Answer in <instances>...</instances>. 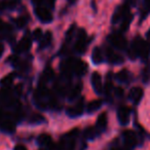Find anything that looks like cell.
<instances>
[{
	"label": "cell",
	"instance_id": "cell-3",
	"mask_svg": "<svg viewBox=\"0 0 150 150\" xmlns=\"http://www.w3.org/2000/svg\"><path fill=\"white\" fill-rule=\"evenodd\" d=\"M123 143L127 148H134L138 145V137L135 132L131 129H127L122 133Z\"/></svg>",
	"mask_w": 150,
	"mask_h": 150
},
{
	"label": "cell",
	"instance_id": "cell-2",
	"mask_svg": "<svg viewBox=\"0 0 150 150\" xmlns=\"http://www.w3.org/2000/svg\"><path fill=\"white\" fill-rule=\"evenodd\" d=\"M88 38H86V32L83 29H80L77 35V41L75 43V50L78 54H82L86 52V46H88Z\"/></svg>",
	"mask_w": 150,
	"mask_h": 150
},
{
	"label": "cell",
	"instance_id": "cell-8",
	"mask_svg": "<svg viewBox=\"0 0 150 150\" xmlns=\"http://www.w3.org/2000/svg\"><path fill=\"white\" fill-rule=\"evenodd\" d=\"M31 38L29 36H25V37L22 38V40H20V42L15 46V52L18 54H21V52H25L27 50H29V48L31 47Z\"/></svg>",
	"mask_w": 150,
	"mask_h": 150
},
{
	"label": "cell",
	"instance_id": "cell-32",
	"mask_svg": "<svg viewBox=\"0 0 150 150\" xmlns=\"http://www.w3.org/2000/svg\"><path fill=\"white\" fill-rule=\"evenodd\" d=\"M144 2H145V5H144L143 11L149 13V11H150V0H144Z\"/></svg>",
	"mask_w": 150,
	"mask_h": 150
},
{
	"label": "cell",
	"instance_id": "cell-26",
	"mask_svg": "<svg viewBox=\"0 0 150 150\" xmlns=\"http://www.w3.org/2000/svg\"><path fill=\"white\" fill-rule=\"evenodd\" d=\"M11 31V27L5 22L0 20V33H9Z\"/></svg>",
	"mask_w": 150,
	"mask_h": 150
},
{
	"label": "cell",
	"instance_id": "cell-39",
	"mask_svg": "<svg viewBox=\"0 0 150 150\" xmlns=\"http://www.w3.org/2000/svg\"><path fill=\"white\" fill-rule=\"evenodd\" d=\"M147 37L150 39V30H149V31H148V33H147Z\"/></svg>",
	"mask_w": 150,
	"mask_h": 150
},
{
	"label": "cell",
	"instance_id": "cell-35",
	"mask_svg": "<svg viewBox=\"0 0 150 150\" xmlns=\"http://www.w3.org/2000/svg\"><path fill=\"white\" fill-rule=\"evenodd\" d=\"M45 1H46V3H47V4L50 5V7L54 6V0H45Z\"/></svg>",
	"mask_w": 150,
	"mask_h": 150
},
{
	"label": "cell",
	"instance_id": "cell-10",
	"mask_svg": "<svg viewBox=\"0 0 150 150\" xmlns=\"http://www.w3.org/2000/svg\"><path fill=\"white\" fill-rule=\"evenodd\" d=\"M37 143L39 146L43 148H46L47 150H50L52 147H54V142H52V139L50 135L47 134H41L40 136H38L37 138Z\"/></svg>",
	"mask_w": 150,
	"mask_h": 150
},
{
	"label": "cell",
	"instance_id": "cell-6",
	"mask_svg": "<svg viewBox=\"0 0 150 150\" xmlns=\"http://www.w3.org/2000/svg\"><path fill=\"white\" fill-rule=\"evenodd\" d=\"M129 116H131V109L127 106H121L117 111V118L120 125H125L129 123Z\"/></svg>",
	"mask_w": 150,
	"mask_h": 150
},
{
	"label": "cell",
	"instance_id": "cell-11",
	"mask_svg": "<svg viewBox=\"0 0 150 150\" xmlns=\"http://www.w3.org/2000/svg\"><path fill=\"white\" fill-rule=\"evenodd\" d=\"M92 80V86L94 88L95 92L97 94H102L103 92V84H102V78H101V75L98 72H94L91 77Z\"/></svg>",
	"mask_w": 150,
	"mask_h": 150
},
{
	"label": "cell",
	"instance_id": "cell-22",
	"mask_svg": "<svg viewBox=\"0 0 150 150\" xmlns=\"http://www.w3.org/2000/svg\"><path fill=\"white\" fill-rule=\"evenodd\" d=\"M19 0H2V2L0 3V9H6V8H13L18 4Z\"/></svg>",
	"mask_w": 150,
	"mask_h": 150
},
{
	"label": "cell",
	"instance_id": "cell-14",
	"mask_svg": "<svg viewBox=\"0 0 150 150\" xmlns=\"http://www.w3.org/2000/svg\"><path fill=\"white\" fill-rule=\"evenodd\" d=\"M107 123H108V118H107V113L103 112L99 115L98 119H97V129L100 132H104L107 127Z\"/></svg>",
	"mask_w": 150,
	"mask_h": 150
},
{
	"label": "cell",
	"instance_id": "cell-13",
	"mask_svg": "<svg viewBox=\"0 0 150 150\" xmlns=\"http://www.w3.org/2000/svg\"><path fill=\"white\" fill-rule=\"evenodd\" d=\"M142 97H143V90L139 86H136V88H131L129 93V100L132 101L135 104H138V103L141 101Z\"/></svg>",
	"mask_w": 150,
	"mask_h": 150
},
{
	"label": "cell",
	"instance_id": "cell-5",
	"mask_svg": "<svg viewBox=\"0 0 150 150\" xmlns=\"http://www.w3.org/2000/svg\"><path fill=\"white\" fill-rule=\"evenodd\" d=\"M35 15L38 18V20L44 24H48L52 21V15L46 7L36 6L35 7Z\"/></svg>",
	"mask_w": 150,
	"mask_h": 150
},
{
	"label": "cell",
	"instance_id": "cell-20",
	"mask_svg": "<svg viewBox=\"0 0 150 150\" xmlns=\"http://www.w3.org/2000/svg\"><path fill=\"white\" fill-rule=\"evenodd\" d=\"M101 106H102V101L101 100H94L91 103H88V105L86 106V112L93 113V112H95V111L98 110V109H100Z\"/></svg>",
	"mask_w": 150,
	"mask_h": 150
},
{
	"label": "cell",
	"instance_id": "cell-23",
	"mask_svg": "<svg viewBox=\"0 0 150 150\" xmlns=\"http://www.w3.org/2000/svg\"><path fill=\"white\" fill-rule=\"evenodd\" d=\"M116 79L120 82H127L129 79V73L127 70H121L116 74Z\"/></svg>",
	"mask_w": 150,
	"mask_h": 150
},
{
	"label": "cell",
	"instance_id": "cell-4",
	"mask_svg": "<svg viewBox=\"0 0 150 150\" xmlns=\"http://www.w3.org/2000/svg\"><path fill=\"white\" fill-rule=\"evenodd\" d=\"M109 41H110V43L112 44L115 48L120 50H125L127 44V39H125L121 34H117V33H114L109 36Z\"/></svg>",
	"mask_w": 150,
	"mask_h": 150
},
{
	"label": "cell",
	"instance_id": "cell-27",
	"mask_svg": "<svg viewBox=\"0 0 150 150\" xmlns=\"http://www.w3.org/2000/svg\"><path fill=\"white\" fill-rule=\"evenodd\" d=\"M44 121V117L40 114H33L30 117V122L31 123H41Z\"/></svg>",
	"mask_w": 150,
	"mask_h": 150
},
{
	"label": "cell",
	"instance_id": "cell-1",
	"mask_svg": "<svg viewBox=\"0 0 150 150\" xmlns=\"http://www.w3.org/2000/svg\"><path fill=\"white\" fill-rule=\"evenodd\" d=\"M150 54V45L146 41H144L140 36H137L133 40L131 47L129 50V56L131 59H136L141 57L143 59H147Z\"/></svg>",
	"mask_w": 150,
	"mask_h": 150
},
{
	"label": "cell",
	"instance_id": "cell-33",
	"mask_svg": "<svg viewBox=\"0 0 150 150\" xmlns=\"http://www.w3.org/2000/svg\"><path fill=\"white\" fill-rule=\"evenodd\" d=\"M115 95H116V96H118V97H122L123 96V90H122V88H116V90H115Z\"/></svg>",
	"mask_w": 150,
	"mask_h": 150
},
{
	"label": "cell",
	"instance_id": "cell-29",
	"mask_svg": "<svg viewBox=\"0 0 150 150\" xmlns=\"http://www.w3.org/2000/svg\"><path fill=\"white\" fill-rule=\"evenodd\" d=\"M74 30H75V25H72L70 27V29H69L66 33V40H69V41H70V39L72 38L73 33H74Z\"/></svg>",
	"mask_w": 150,
	"mask_h": 150
},
{
	"label": "cell",
	"instance_id": "cell-9",
	"mask_svg": "<svg viewBox=\"0 0 150 150\" xmlns=\"http://www.w3.org/2000/svg\"><path fill=\"white\" fill-rule=\"evenodd\" d=\"M84 111V104H83V100H80L77 104L73 107L67 109V114L70 117H77L83 113Z\"/></svg>",
	"mask_w": 150,
	"mask_h": 150
},
{
	"label": "cell",
	"instance_id": "cell-31",
	"mask_svg": "<svg viewBox=\"0 0 150 150\" xmlns=\"http://www.w3.org/2000/svg\"><path fill=\"white\" fill-rule=\"evenodd\" d=\"M111 88H112V82L111 81H107V83L105 84V93L107 95L111 92Z\"/></svg>",
	"mask_w": 150,
	"mask_h": 150
},
{
	"label": "cell",
	"instance_id": "cell-19",
	"mask_svg": "<svg viewBox=\"0 0 150 150\" xmlns=\"http://www.w3.org/2000/svg\"><path fill=\"white\" fill-rule=\"evenodd\" d=\"M81 90H82V83L81 82H78V83L70 91V93H69V99H70L71 101L75 100V99L80 95Z\"/></svg>",
	"mask_w": 150,
	"mask_h": 150
},
{
	"label": "cell",
	"instance_id": "cell-38",
	"mask_svg": "<svg viewBox=\"0 0 150 150\" xmlns=\"http://www.w3.org/2000/svg\"><path fill=\"white\" fill-rule=\"evenodd\" d=\"M68 1H69L70 3H72V4H73V3H74L75 1H76V0H68Z\"/></svg>",
	"mask_w": 150,
	"mask_h": 150
},
{
	"label": "cell",
	"instance_id": "cell-12",
	"mask_svg": "<svg viewBox=\"0 0 150 150\" xmlns=\"http://www.w3.org/2000/svg\"><path fill=\"white\" fill-rule=\"evenodd\" d=\"M127 13H129V5L127 4H125V5H122V6L118 7L112 17V24H116L119 20L123 19Z\"/></svg>",
	"mask_w": 150,
	"mask_h": 150
},
{
	"label": "cell",
	"instance_id": "cell-18",
	"mask_svg": "<svg viewBox=\"0 0 150 150\" xmlns=\"http://www.w3.org/2000/svg\"><path fill=\"white\" fill-rule=\"evenodd\" d=\"M107 57H108V61L111 64H120V63L123 62L122 57H120L119 54H116L112 50H107Z\"/></svg>",
	"mask_w": 150,
	"mask_h": 150
},
{
	"label": "cell",
	"instance_id": "cell-34",
	"mask_svg": "<svg viewBox=\"0 0 150 150\" xmlns=\"http://www.w3.org/2000/svg\"><path fill=\"white\" fill-rule=\"evenodd\" d=\"M13 150H27V148H26L25 146H23V145H17Z\"/></svg>",
	"mask_w": 150,
	"mask_h": 150
},
{
	"label": "cell",
	"instance_id": "cell-37",
	"mask_svg": "<svg viewBox=\"0 0 150 150\" xmlns=\"http://www.w3.org/2000/svg\"><path fill=\"white\" fill-rule=\"evenodd\" d=\"M111 150H121V149H120V148H118V147H113Z\"/></svg>",
	"mask_w": 150,
	"mask_h": 150
},
{
	"label": "cell",
	"instance_id": "cell-15",
	"mask_svg": "<svg viewBox=\"0 0 150 150\" xmlns=\"http://www.w3.org/2000/svg\"><path fill=\"white\" fill-rule=\"evenodd\" d=\"M101 132L99 131L97 127H88V129H84L83 132V136L86 139L88 140H94L100 135Z\"/></svg>",
	"mask_w": 150,
	"mask_h": 150
},
{
	"label": "cell",
	"instance_id": "cell-25",
	"mask_svg": "<svg viewBox=\"0 0 150 150\" xmlns=\"http://www.w3.org/2000/svg\"><path fill=\"white\" fill-rule=\"evenodd\" d=\"M13 74L7 75V76H5V77H3L2 79H1L0 86H2V88H7V86H9L13 83Z\"/></svg>",
	"mask_w": 150,
	"mask_h": 150
},
{
	"label": "cell",
	"instance_id": "cell-17",
	"mask_svg": "<svg viewBox=\"0 0 150 150\" xmlns=\"http://www.w3.org/2000/svg\"><path fill=\"white\" fill-rule=\"evenodd\" d=\"M92 61L94 64L99 65L103 62V54H102V50H101L100 47H95L94 50H93V54H92Z\"/></svg>",
	"mask_w": 150,
	"mask_h": 150
},
{
	"label": "cell",
	"instance_id": "cell-30",
	"mask_svg": "<svg viewBox=\"0 0 150 150\" xmlns=\"http://www.w3.org/2000/svg\"><path fill=\"white\" fill-rule=\"evenodd\" d=\"M42 37V31L41 29H36L35 31L33 32V38L35 40H40Z\"/></svg>",
	"mask_w": 150,
	"mask_h": 150
},
{
	"label": "cell",
	"instance_id": "cell-24",
	"mask_svg": "<svg viewBox=\"0 0 150 150\" xmlns=\"http://www.w3.org/2000/svg\"><path fill=\"white\" fill-rule=\"evenodd\" d=\"M132 20H133V16L131 13H127L125 18L122 19V24L120 26V30L121 31H125V30L129 29V24H131Z\"/></svg>",
	"mask_w": 150,
	"mask_h": 150
},
{
	"label": "cell",
	"instance_id": "cell-16",
	"mask_svg": "<svg viewBox=\"0 0 150 150\" xmlns=\"http://www.w3.org/2000/svg\"><path fill=\"white\" fill-rule=\"evenodd\" d=\"M52 35L50 33V31H46L45 33L42 35L41 39L39 40L40 43H39V48L42 50V48H45L52 43Z\"/></svg>",
	"mask_w": 150,
	"mask_h": 150
},
{
	"label": "cell",
	"instance_id": "cell-7",
	"mask_svg": "<svg viewBox=\"0 0 150 150\" xmlns=\"http://www.w3.org/2000/svg\"><path fill=\"white\" fill-rule=\"evenodd\" d=\"M88 71V64L81 60H74L72 66V72L77 76H82Z\"/></svg>",
	"mask_w": 150,
	"mask_h": 150
},
{
	"label": "cell",
	"instance_id": "cell-28",
	"mask_svg": "<svg viewBox=\"0 0 150 150\" xmlns=\"http://www.w3.org/2000/svg\"><path fill=\"white\" fill-rule=\"evenodd\" d=\"M15 23H16V25H17L18 28H24L26 26V24H27V19L24 18V17H20L16 20Z\"/></svg>",
	"mask_w": 150,
	"mask_h": 150
},
{
	"label": "cell",
	"instance_id": "cell-36",
	"mask_svg": "<svg viewBox=\"0 0 150 150\" xmlns=\"http://www.w3.org/2000/svg\"><path fill=\"white\" fill-rule=\"evenodd\" d=\"M3 50H4V47H3L2 43H0V57L2 56V54H3Z\"/></svg>",
	"mask_w": 150,
	"mask_h": 150
},
{
	"label": "cell",
	"instance_id": "cell-21",
	"mask_svg": "<svg viewBox=\"0 0 150 150\" xmlns=\"http://www.w3.org/2000/svg\"><path fill=\"white\" fill-rule=\"evenodd\" d=\"M54 70H52V68H46L45 70H44L43 74H42L41 78H40V81H41V84L43 83V82H47L50 81V79H52V77H54Z\"/></svg>",
	"mask_w": 150,
	"mask_h": 150
}]
</instances>
